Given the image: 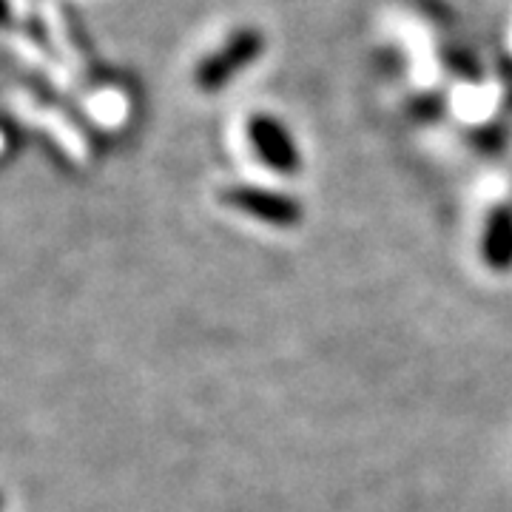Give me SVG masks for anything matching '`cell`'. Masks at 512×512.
<instances>
[{
  "label": "cell",
  "mask_w": 512,
  "mask_h": 512,
  "mask_svg": "<svg viewBox=\"0 0 512 512\" xmlns=\"http://www.w3.org/2000/svg\"><path fill=\"white\" fill-rule=\"evenodd\" d=\"M222 202L234 211H242L254 220L268 222L276 228H291L296 222L302 220V205L285 197V194H276L268 188H251V185H239V188H228L222 194Z\"/></svg>",
  "instance_id": "2"
},
{
  "label": "cell",
  "mask_w": 512,
  "mask_h": 512,
  "mask_svg": "<svg viewBox=\"0 0 512 512\" xmlns=\"http://www.w3.org/2000/svg\"><path fill=\"white\" fill-rule=\"evenodd\" d=\"M265 49V37L256 29H242L228 37L220 52L208 55L197 69V86L202 92H217L225 83H231L239 72H245Z\"/></svg>",
  "instance_id": "1"
},
{
  "label": "cell",
  "mask_w": 512,
  "mask_h": 512,
  "mask_svg": "<svg viewBox=\"0 0 512 512\" xmlns=\"http://www.w3.org/2000/svg\"><path fill=\"white\" fill-rule=\"evenodd\" d=\"M248 140L254 146L259 163H265L276 174H296L302 168V157H299L296 143L291 140V131L276 117L256 114L248 123Z\"/></svg>",
  "instance_id": "3"
},
{
  "label": "cell",
  "mask_w": 512,
  "mask_h": 512,
  "mask_svg": "<svg viewBox=\"0 0 512 512\" xmlns=\"http://www.w3.org/2000/svg\"><path fill=\"white\" fill-rule=\"evenodd\" d=\"M481 256L493 271H510L512 268V208L498 205L487 228H484V242H481Z\"/></svg>",
  "instance_id": "4"
}]
</instances>
